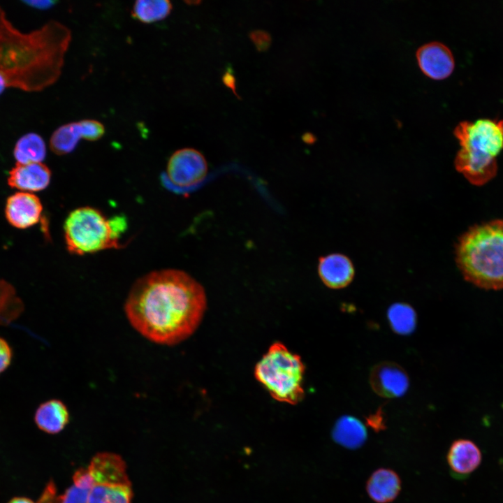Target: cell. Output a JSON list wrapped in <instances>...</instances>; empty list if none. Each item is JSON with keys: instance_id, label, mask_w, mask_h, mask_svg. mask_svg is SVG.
I'll use <instances>...</instances> for the list:
<instances>
[{"instance_id": "obj_11", "label": "cell", "mask_w": 503, "mask_h": 503, "mask_svg": "<svg viewBox=\"0 0 503 503\" xmlns=\"http://www.w3.org/2000/svg\"><path fill=\"white\" fill-rule=\"evenodd\" d=\"M42 211V203L36 195L29 192H17L8 198L5 214L7 221L13 226L24 229L39 221Z\"/></svg>"}, {"instance_id": "obj_27", "label": "cell", "mask_w": 503, "mask_h": 503, "mask_svg": "<svg viewBox=\"0 0 503 503\" xmlns=\"http://www.w3.org/2000/svg\"><path fill=\"white\" fill-rule=\"evenodd\" d=\"M56 486L52 481L48 483L37 503H57Z\"/></svg>"}, {"instance_id": "obj_15", "label": "cell", "mask_w": 503, "mask_h": 503, "mask_svg": "<svg viewBox=\"0 0 503 503\" xmlns=\"http://www.w3.org/2000/svg\"><path fill=\"white\" fill-rule=\"evenodd\" d=\"M401 480L392 469L380 468L370 476L366 490L369 497L376 503H389L399 495Z\"/></svg>"}, {"instance_id": "obj_13", "label": "cell", "mask_w": 503, "mask_h": 503, "mask_svg": "<svg viewBox=\"0 0 503 503\" xmlns=\"http://www.w3.org/2000/svg\"><path fill=\"white\" fill-rule=\"evenodd\" d=\"M50 179L51 171L43 163H16L9 172L8 184L12 188L29 193L45 189Z\"/></svg>"}, {"instance_id": "obj_26", "label": "cell", "mask_w": 503, "mask_h": 503, "mask_svg": "<svg viewBox=\"0 0 503 503\" xmlns=\"http://www.w3.org/2000/svg\"><path fill=\"white\" fill-rule=\"evenodd\" d=\"M73 484L90 490L92 481L87 468L78 469L73 476Z\"/></svg>"}, {"instance_id": "obj_16", "label": "cell", "mask_w": 503, "mask_h": 503, "mask_svg": "<svg viewBox=\"0 0 503 503\" xmlns=\"http://www.w3.org/2000/svg\"><path fill=\"white\" fill-rule=\"evenodd\" d=\"M34 421L43 432L57 434L68 423L69 412L62 401L51 399L38 406L35 412Z\"/></svg>"}, {"instance_id": "obj_1", "label": "cell", "mask_w": 503, "mask_h": 503, "mask_svg": "<svg viewBox=\"0 0 503 503\" xmlns=\"http://www.w3.org/2000/svg\"><path fill=\"white\" fill-rule=\"evenodd\" d=\"M206 306L201 284L182 270L164 269L136 281L124 310L131 326L145 339L173 346L196 331Z\"/></svg>"}, {"instance_id": "obj_4", "label": "cell", "mask_w": 503, "mask_h": 503, "mask_svg": "<svg viewBox=\"0 0 503 503\" xmlns=\"http://www.w3.org/2000/svg\"><path fill=\"white\" fill-rule=\"evenodd\" d=\"M454 135L461 147L455 159L457 170L474 185L490 181L496 175V157L503 149V120L462 122Z\"/></svg>"}, {"instance_id": "obj_5", "label": "cell", "mask_w": 503, "mask_h": 503, "mask_svg": "<svg viewBox=\"0 0 503 503\" xmlns=\"http://www.w3.org/2000/svg\"><path fill=\"white\" fill-rule=\"evenodd\" d=\"M126 228L123 217L108 219L95 208H77L68 215L64 225L67 249L73 254L84 255L120 248L119 237Z\"/></svg>"}, {"instance_id": "obj_30", "label": "cell", "mask_w": 503, "mask_h": 503, "mask_svg": "<svg viewBox=\"0 0 503 503\" xmlns=\"http://www.w3.org/2000/svg\"><path fill=\"white\" fill-rule=\"evenodd\" d=\"M223 82L228 87L231 89L235 94H236L235 87V78L230 71L226 72V73L223 76Z\"/></svg>"}, {"instance_id": "obj_24", "label": "cell", "mask_w": 503, "mask_h": 503, "mask_svg": "<svg viewBox=\"0 0 503 503\" xmlns=\"http://www.w3.org/2000/svg\"><path fill=\"white\" fill-rule=\"evenodd\" d=\"M13 359V350L8 342L0 337V374L10 365Z\"/></svg>"}, {"instance_id": "obj_28", "label": "cell", "mask_w": 503, "mask_h": 503, "mask_svg": "<svg viewBox=\"0 0 503 503\" xmlns=\"http://www.w3.org/2000/svg\"><path fill=\"white\" fill-rule=\"evenodd\" d=\"M23 3L27 4V6L40 9V10H46L52 6H54L56 4L57 1H47V0H32V1H23Z\"/></svg>"}, {"instance_id": "obj_3", "label": "cell", "mask_w": 503, "mask_h": 503, "mask_svg": "<svg viewBox=\"0 0 503 503\" xmlns=\"http://www.w3.org/2000/svg\"><path fill=\"white\" fill-rule=\"evenodd\" d=\"M455 253L466 280L486 289H503V220L470 228L460 238Z\"/></svg>"}, {"instance_id": "obj_18", "label": "cell", "mask_w": 503, "mask_h": 503, "mask_svg": "<svg viewBox=\"0 0 503 503\" xmlns=\"http://www.w3.org/2000/svg\"><path fill=\"white\" fill-rule=\"evenodd\" d=\"M13 155L17 163H41L46 156L45 143L40 135L26 133L17 141Z\"/></svg>"}, {"instance_id": "obj_8", "label": "cell", "mask_w": 503, "mask_h": 503, "mask_svg": "<svg viewBox=\"0 0 503 503\" xmlns=\"http://www.w3.org/2000/svg\"><path fill=\"white\" fill-rule=\"evenodd\" d=\"M207 164L204 156L193 148L175 152L168 160L167 177L174 185L186 188L201 182L206 176Z\"/></svg>"}, {"instance_id": "obj_31", "label": "cell", "mask_w": 503, "mask_h": 503, "mask_svg": "<svg viewBox=\"0 0 503 503\" xmlns=\"http://www.w3.org/2000/svg\"><path fill=\"white\" fill-rule=\"evenodd\" d=\"M8 503H34L31 499L25 497H15Z\"/></svg>"}, {"instance_id": "obj_25", "label": "cell", "mask_w": 503, "mask_h": 503, "mask_svg": "<svg viewBox=\"0 0 503 503\" xmlns=\"http://www.w3.org/2000/svg\"><path fill=\"white\" fill-rule=\"evenodd\" d=\"M249 36L258 50L265 51L268 49L271 43V37L268 33L262 30H255Z\"/></svg>"}, {"instance_id": "obj_21", "label": "cell", "mask_w": 503, "mask_h": 503, "mask_svg": "<svg viewBox=\"0 0 503 503\" xmlns=\"http://www.w3.org/2000/svg\"><path fill=\"white\" fill-rule=\"evenodd\" d=\"M80 138L78 122L66 124L53 132L50 147L57 155L66 154L74 150Z\"/></svg>"}, {"instance_id": "obj_22", "label": "cell", "mask_w": 503, "mask_h": 503, "mask_svg": "<svg viewBox=\"0 0 503 503\" xmlns=\"http://www.w3.org/2000/svg\"><path fill=\"white\" fill-rule=\"evenodd\" d=\"M81 138L89 141H95L101 138L104 133L103 125L94 119H84L78 122Z\"/></svg>"}, {"instance_id": "obj_7", "label": "cell", "mask_w": 503, "mask_h": 503, "mask_svg": "<svg viewBox=\"0 0 503 503\" xmlns=\"http://www.w3.org/2000/svg\"><path fill=\"white\" fill-rule=\"evenodd\" d=\"M92 486L87 503H131L133 490L126 463L113 453H99L87 467Z\"/></svg>"}, {"instance_id": "obj_23", "label": "cell", "mask_w": 503, "mask_h": 503, "mask_svg": "<svg viewBox=\"0 0 503 503\" xmlns=\"http://www.w3.org/2000/svg\"><path fill=\"white\" fill-rule=\"evenodd\" d=\"M89 490L72 485L58 497L57 503H87Z\"/></svg>"}, {"instance_id": "obj_20", "label": "cell", "mask_w": 503, "mask_h": 503, "mask_svg": "<svg viewBox=\"0 0 503 503\" xmlns=\"http://www.w3.org/2000/svg\"><path fill=\"white\" fill-rule=\"evenodd\" d=\"M168 0H138L131 10L132 17L143 23H152L166 18L172 10Z\"/></svg>"}, {"instance_id": "obj_17", "label": "cell", "mask_w": 503, "mask_h": 503, "mask_svg": "<svg viewBox=\"0 0 503 503\" xmlns=\"http://www.w3.org/2000/svg\"><path fill=\"white\" fill-rule=\"evenodd\" d=\"M333 440L343 447L357 449L367 438L366 428L357 418L344 415L337 420L332 431Z\"/></svg>"}, {"instance_id": "obj_2", "label": "cell", "mask_w": 503, "mask_h": 503, "mask_svg": "<svg viewBox=\"0 0 503 503\" xmlns=\"http://www.w3.org/2000/svg\"><path fill=\"white\" fill-rule=\"evenodd\" d=\"M71 39L70 29L54 20L22 32L0 6V95L8 88L36 92L54 84Z\"/></svg>"}, {"instance_id": "obj_6", "label": "cell", "mask_w": 503, "mask_h": 503, "mask_svg": "<svg viewBox=\"0 0 503 503\" xmlns=\"http://www.w3.org/2000/svg\"><path fill=\"white\" fill-rule=\"evenodd\" d=\"M305 370L298 354L276 342L256 365L254 376L275 400L296 404L305 396L302 386Z\"/></svg>"}, {"instance_id": "obj_12", "label": "cell", "mask_w": 503, "mask_h": 503, "mask_svg": "<svg viewBox=\"0 0 503 503\" xmlns=\"http://www.w3.org/2000/svg\"><path fill=\"white\" fill-rule=\"evenodd\" d=\"M481 451L472 441L459 439L452 442L447 453V462L452 475L465 479L481 465Z\"/></svg>"}, {"instance_id": "obj_9", "label": "cell", "mask_w": 503, "mask_h": 503, "mask_svg": "<svg viewBox=\"0 0 503 503\" xmlns=\"http://www.w3.org/2000/svg\"><path fill=\"white\" fill-rule=\"evenodd\" d=\"M370 384L378 395L394 398L407 392L409 381L407 372L400 365L386 361L374 366L370 374Z\"/></svg>"}, {"instance_id": "obj_29", "label": "cell", "mask_w": 503, "mask_h": 503, "mask_svg": "<svg viewBox=\"0 0 503 503\" xmlns=\"http://www.w3.org/2000/svg\"><path fill=\"white\" fill-rule=\"evenodd\" d=\"M382 421L383 418L381 413L370 416L367 419L368 424L376 430L381 429V426L384 425H382Z\"/></svg>"}, {"instance_id": "obj_14", "label": "cell", "mask_w": 503, "mask_h": 503, "mask_svg": "<svg viewBox=\"0 0 503 503\" xmlns=\"http://www.w3.org/2000/svg\"><path fill=\"white\" fill-rule=\"evenodd\" d=\"M318 272L323 283L333 289L348 286L353 279L354 268L350 259L340 254L321 257Z\"/></svg>"}, {"instance_id": "obj_19", "label": "cell", "mask_w": 503, "mask_h": 503, "mask_svg": "<svg viewBox=\"0 0 503 503\" xmlns=\"http://www.w3.org/2000/svg\"><path fill=\"white\" fill-rule=\"evenodd\" d=\"M387 318L391 329L398 335H409L416 326V312L407 303L393 304L387 311Z\"/></svg>"}, {"instance_id": "obj_10", "label": "cell", "mask_w": 503, "mask_h": 503, "mask_svg": "<svg viewBox=\"0 0 503 503\" xmlns=\"http://www.w3.org/2000/svg\"><path fill=\"white\" fill-rule=\"evenodd\" d=\"M416 59L423 73L434 80L449 77L455 66L450 49L437 41L421 46L416 52Z\"/></svg>"}]
</instances>
